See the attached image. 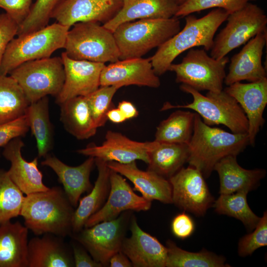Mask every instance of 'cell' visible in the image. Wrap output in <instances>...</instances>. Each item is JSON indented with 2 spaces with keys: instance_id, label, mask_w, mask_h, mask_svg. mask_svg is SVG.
<instances>
[{
  "instance_id": "6da1fadb",
  "label": "cell",
  "mask_w": 267,
  "mask_h": 267,
  "mask_svg": "<svg viewBox=\"0 0 267 267\" xmlns=\"http://www.w3.org/2000/svg\"><path fill=\"white\" fill-rule=\"evenodd\" d=\"M74 211L63 189L53 186L26 195L20 216L35 235L49 233L64 238L72 234Z\"/></svg>"
},
{
  "instance_id": "7a4b0ae2",
  "label": "cell",
  "mask_w": 267,
  "mask_h": 267,
  "mask_svg": "<svg viewBox=\"0 0 267 267\" xmlns=\"http://www.w3.org/2000/svg\"><path fill=\"white\" fill-rule=\"evenodd\" d=\"M187 144V162L208 178L221 159L228 155L237 156L250 144L247 133H229L208 126L195 113L193 133Z\"/></svg>"
},
{
  "instance_id": "3957f363",
  "label": "cell",
  "mask_w": 267,
  "mask_h": 267,
  "mask_svg": "<svg viewBox=\"0 0 267 267\" xmlns=\"http://www.w3.org/2000/svg\"><path fill=\"white\" fill-rule=\"evenodd\" d=\"M228 15L225 10L216 8L199 18L191 14L186 16L183 28L158 47L150 57L156 75L159 76L169 71L173 61L185 50L200 46L207 51L211 50L217 30Z\"/></svg>"
},
{
  "instance_id": "277c9868",
  "label": "cell",
  "mask_w": 267,
  "mask_h": 267,
  "mask_svg": "<svg viewBox=\"0 0 267 267\" xmlns=\"http://www.w3.org/2000/svg\"><path fill=\"white\" fill-rule=\"evenodd\" d=\"M180 30L178 19H145L125 22L113 32L120 59L141 57L159 47Z\"/></svg>"
},
{
  "instance_id": "5b68a950",
  "label": "cell",
  "mask_w": 267,
  "mask_h": 267,
  "mask_svg": "<svg viewBox=\"0 0 267 267\" xmlns=\"http://www.w3.org/2000/svg\"><path fill=\"white\" fill-rule=\"evenodd\" d=\"M180 89L190 94L192 101L184 105H174L166 102L161 111L176 108L191 109L196 112L206 125H222L233 133H247L248 121L237 101L224 90L220 92L208 91L206 95L191 87L181 84Z\"/></svg>"
},
{
  "instance_id": "8992f818",
  "label": "cell",
  "mask_w": 267,
  "mask_h": 267,
  "mask_svg": "<svg viewBox=\"0 0 267 267\" xmlns=\"http://www.w3.org/2000/svg\"><path fill=\"white\" fill-rule=\"evenodd\" d=\"M70 27L55 22L35 31L12 39L6 48L0 75L6 76L26 61L49 57L64 48Z\"/></svg>"
},
{
  "instance_id": "52a82bcc",
  "label": "cell",
  "mask_w": 267,
  "mask_h": 267,
  "mask_svg": "<svg viewBox=\"0 0 267 267\" xmlns=\"http://www.w3.org/2000/svg\"><path fill=\"white\" fill-rule=\"evenodd\" d=\"M64 48L68 56L105 63L120 60V52L113 33L96 22L73 25L67 32Z\"/></svg>"
},
{
  "instance_id": "ba28073f",
  "label": "cell",
  "mask_w": 267,
  "mask_h": 267,
  "mask_svg": "<svg viewBox=\"0 0 267 267\" xmlns=\"http://www.w3.org/2000/svg\"><path fill=\"white\" fill-rule=\"evenodd\" d=\"M228 62L226 56L216 59L209 56L204 48H192L180 63H172L169 71L175 73L178 83L199 91L220 92L223 90L225 68Z\"/></svg>"
},
{
  "instance_id": "9c48e42d",
  "label": "cell",
  "mask_w": 267,
  "mask_h": 267,
  "mask_svg": "<svg viewBox=\"0 0 267 267\" xmlns=\"http://www.w3.org/2000/svg\"><path fill=\"white\" fill-rule=\"evenodd\" d=\"M9 74L21 87L30 103L48 95L56 97L65 79L61 56L26 61Z\"/></svg>"
},
{
  "instance_id": "30bf717a",
  "label": "cell",
  "mask_w": 267,
  "mask_h": 267,
  "mask_svg": "<svg viewBox=\"0 0 267 267\" xmlns=\"http://www.w3.org/2000/svg\"><path fill=\"white\" fill-rule=\"evenodd\" d=\"M225 26L214 40L210 56L221 59L234 49L246 44L260 33L267 31V16L260 7L247 3L229 14Z\"/></svg>"
},
{
  "instance_id": "8fae6325",
  "label": "cell",
  "mask_w": 267,
  "mask_h": 267,
  "mask_svg": "<svg viewBox=\"0 0 267 267\" xmlns=\"http://www.w3.org/2000/svg\"><path fill=\"white\" fill-rule=\"evenodd\" d=\"M130 211L123 212L114 219L84 227L71 235L92 258L103 267H107L110 258L121 251L130 218Z\"/></svg>"
},
{
  "instance_id": "7c38bea8",
  "label": "cell",
  "mask_w": 267,
  "mask_h": 267,
  "mask_svg": "<svg viewBox=\"0 0 267 267\" xmlns=\"http://www.w3.org/2000/svg\"><path fill=\"white\" fill-rule=\"evenodd\" d=\"M204 178L195 168L182 167L168 179L172 186V203L196 216L205 215L215 200Z\"/></svg>"
},
{
  "instance_id": "4fadbf2b",
  "label": "cell",
  "mask_w": 267,
  "mask_h": 267,
  "mask_svg": "<svg viewBox=\"0 0 267 267\" xmlns=\"http://www.w3.org/2000/svg\"><path fill=\"white\" fill-rule=\"evenodd\" d=\"M65 74L62 89L56 96V102L60 104L77 96H86L97 89L105 63L85 60H75L65 52L61 54Z\"/></svg>"
},
{
  "instance_id": "5bb4252c",
  "label": "cell",
  "mask_w": 267,
  "mask_h": 267,
  "mask_svg": "<svg viewBox=\"0 0 267 267\" xmlns=\"http://www.w3.org/2000/svg\"><path fill=\"white\" fill-rule=\"evenodd\" d=\"M110 182V189L106 202L88 219L84 227L114 219L125 211H146L150 209L151 201L135 194L122 175L112 170Z\"/></svg>"
},
{
  "instance_id": "9a60e30c",
  "label": "cell",
  "mask_w": 267,
  "mask_h": 267,
  "mask_svg": "<svg viewBox=\"0 0 267 267\" xmlns=\"http://www.w3.org/2000/svg\"><path fill=\"white\" fill-rule=\"evenodd\" d=\"M105 138L100 145L91 143L84 148L77 150V152L106 162L128 164L140 160L147 164L148 152L154 143V141L133 140L120 133L110 130L107 132Z\"/></svg>"
},
{
  "instance_id": "2e32d148",
  "label": "cell",
  "mask_w": 267,
  "mask_h": 267,
  "mask_svg": "<svg viewBox=\"0 0 267 267\" xmlns=\"http://www.w3.org/2000/svg\"><path fill=\"white\" fill-rule=\"evenodd\" d=\"M123 4L122 0H62L53 11L51 18L69 27L82 22L104 24L116 15Z\"/></svg>"
},
{
  "instance_id": "e0dca14e",
  "label": "cell",
  "mask_w": 267,
  "mask_h": 267,
  "mask_svg": "<svg viewBox=\"0 0 267 267\" xmlns=\"http://www.w3.org/2000/svg\"><path fill=\"white\" fill-rule=\"evenodd\" d=\"M160 80L154 73L150 58L119 60L104 67L100 75V86L118 88L130 85L158 88Z\"/></svg>"
},
{
  "instance_id": "ac0fdd59",
  "label": "cell",
  "mask_w": 267,
  "mask_h": 267,
  "mask_svg": "<svg viewBox=\"0 0 267 267\" xmlns=\"http://www.w3.org/2000/svg\"><path fill=\"white\" fill-rule=\"evenodd\" d=\"M224 90L237 101L245 113L248 121L249 144L253 146L265 122L263 113L267 104V77L249 83L236 82L227 86Z\"/></svg>"
},
{
  "instance_id": "d6986e66",
  "label": "cell",
  "mask_w": 267,
  "mask_h": 267,
  "mask_svg": "<svg viewBox=\"0 0 267 267\" xmlns=\"http://www.w3.org/2000/svg\"><path fill=\"white\" fill-rule=\"evenodd\" d=\"M131 236L123 240L121 251L134 267H165L167 250L154 236L143 231L136 219L131 220Z\"/></svg>"
},
{
  "instance_id": "ffe728a7",
  "label": "cell",
  "mask_w": 267,
  "mask_h": 267,
  "mask_svg": "<svg viewBox=\"0 0 267 267\" xmlns=\"http://www.w3.org/2000/svg\"><path fill=\"white\" fill-rule=\"evenodd\" d=\"M267 41V31L260 33L247 42L230 59L224 83L229 86L246 80L254 82L267 77L262 55Z\"/></svg>"
},
{
  "instance_id": "44dd1931",
  "label": "cell",
  "mask_w": 267,
  "mask_h": 267,
  "mask_svg": "<svg viewBox=\"0 0 267 267\" xmlns=\"http://www.w3.org/2000/svg\"><path fill=\"white\" fill-rule=\"evenodd\" d=\"M24 143L20 137L10 141L2 152L4 157L10 162L7 174L15 184L26 195L48 190L43 182V174L38 168V158L28 162L22 157Z\"/></svg>"
},
{
  "instance_id": "7402d4cb",
  "label": "cell",
  "mask_w": 267,
  "mask_h": 267,
  "mask_svg": "<svg viewBox=\"0 0 267 267\" xmlns=\"http://www.w3.org/2000/svg\"><path fill=\"white\" fill-rule=\"evenodd\" d=\"M44 158L41 165L50 168L55 172L70 202L76 207L82 194L90 191L93 187L89 177L95 165V158L89 156L82 164L75 167L64 163L53 155L48 154Z\"/></svg>"
},
{
  "instance_id": "603a6c76",
  "label": "cell",
  "mask_w": 267,
  "mask_h": 267,
  "mask_svg": "<svg viewBox=\"0 0 267 267\" xmlns=\"http://www.w3.org/2000/svg\"><path fill=\"white\" fill-rule=\"evenodd\" d=\"M108 167L130 180L134 185V190L139 191L145 199L172 203V186L169 180L156 173L139 169L135 161L128 164L107 162Z\"/></svg>"
},
{
  "instance_id": "cb8c5ba5",
  "label": "cell",
  "mask_w": 267,
  "mask_h": 267,
  "mask_svg": "<svg viewBox=\"0 0 267 267\" xmlns=\"http://www.w3.org/2000/svg\"><path fill=\"white\" fill-rule=\"evenodd\" d=\"M28 267H75L73 254L63 237L44 234L28 243Z\"/></svg>"
},
{
  "instance_id": "d4e9b609",
  "label": "cell",
  "mask_w": 267,
  "mask_h": 267,
  "mask_svg": "<svg viewBox=\"0 0 267 267\" xmlns=\"http://www.w3.org/2000/svg\"><path fill=\"white\" fill-rule=\"evenodd\" d=\"M179 5L178 0H130L103 26L113 32L121 24L136 19L170 18Z\"/></svg>"
},
{
  "instance_id": "484cf974",
  "label": "cell",
  "mask_w": 267,
  "mask_h": 267,
  "mask_svg": "<svg viewBox=\"0 0 267 267\" xmlns=\"http://www.w3.org/2000/svg\"><path fill=\"white\" fill-rule=\"evenodd\" d=\"M236 156L228 155L215 165L214 170L219 176L220 194H230L238 191L248 193L256 189L266 175L262 169L247 170L238 163Z\"/></svg>"
},
{
  "instance_id": "4316f807",
  "label": "cell",
  "mask_w": 267,
  "mask_h": 267,
  "mask_svg": "<svg viewBox=\"0 0 267 267\" xmlns=\"http://www.w3.org/2000/svg\"><path fill=\"white\" fill-rule=\"evenodd\" d=\"M95 165L98 170L97 178L90 192L80 199L78 206L75 210L72 220V234L80 231L88 219L102 207L110 191L111 169L107 165V162L95 158Z\"/></svg>"
},
{
  "instance_id": "83f0119b",
  "label": "cell",
  "mask_w": 267,
  "mask_h": 267,
  "mask_svg": "<svg viewBox=\"0 0 267 267\" xmlns=\"http://www.w3.org/2000/svg\"><path fill=\"white\" fill-rule=\"evenodd\" d=\"M28 230L19 221L0 224V267H28Z\"/></svg>"
},
{
  "instance_id": "f1b7e54d",
  "label": "cell",
  "mask_w": 267,
  "mask_h": 267,
  "mask_svg": "<svg viewBox=\"0 0 267 267\" xmlns=\"http://www.w3.org/2000/svg\"><path fill=\"white\" fill-rule=\"evenodd\" d=\"M61 122L65 130L78 139L93 136L97 128L93 120L86 96H77L60 104Z\"/></svg>"
},
{
  "instance_id": "f546056e",
  "label": "cell",
  "mask_w": 267,
  "mask_h": 267,
  "mask_svg": "<svg viewBox=\"0 0 267 267\" xmlns=\"http://www.w3.org/2000/svg\"><path fill=\"white\" fill-rule=\"evenodd\" d=\"M154 141L148 152L147 170L168 179L187 162L188 144Z\"/></svg>"
},
{
  "instance_id": "4dcf8cb0",
  "label": "cell",
  "mask_w": 267,
  "mask_h": 267,
  "mask_svg": "<svg viewBox=\"0 0 267 267\" xmlns=\"http://www.w3.org/2000/svg\"><path fill=\"white\" fill-rule=\"evenodd\" d=\"M25 114L29 129L36 140L38 157H44L53 145V130L49 119L48 97L30 103Z\"/></svg>"
},
{
  "instance_id": "1f68e13d",
  "label": "cell",
  "mask_w": 267,
  "mask_h": 267,
  "mask_svg": "<svg viewBox=\"0 0 267 267\" xmlns=\"http://www.w3.org/2000/svg\"><path fill=\"white\" fill-rule=\"evenodd\" d=\"M195 113L177 110L158 126L155 141L188 144L192 135Z\"/></svg>"
},
{
  "instance_id": "d6a6232c",
  "label": "cell",
  "mask_w": 267,
  "mask_h": 267,
  "mask_svg": "<svg viewBox=\"0 0 267 267\" xmlns=\"http://www.w3.org/2000/svg\"><path fill=\"white\" fill-rule=\"evenodd\" d=\"M30 104L22 89L10 76L0 75V124L25 115Z\"/></svg>"
},
{
  "instance_id": "836d02e7",
  "label": "cell",
  "mask_w": 267,
  "mask_h": 267,
  "mask_svg": "<svg viewBox=\"0 0 267 267\" xmlns=\"http://www.w3.org/2000/svg\"><path fill=\"white\" fill-rule=\"evenodd\" d=\"M167 250L165 267H226L225 258L205 249L191 252L178 247L171 240L166 242Z\"/></svg>"
},
{
  "instance_id": "e575fe53",
  "label": "cell",
  "mask_w": 267,
  "mask_h": 267,
  "mask_svg": "<svg viewBox=\"0 0 267 267\" xmlns=\"http://www.w3.org/2000/svg\"><path fill=\"white\" fill-rule=\"evenodd\" d=\"M247 192L238 191L230 194H221L213 206L215 211L240 220L250 231L255 228L260 218L249 207Z\"/></svg>"
},
{
  "instance_id": "d590c367",
  "label": "cell",
  "mask_w": 267,
  "mask_h": 267,
  "mask_svg": "<svg viewBox=\"0 0 267 267\" xmlns=\"http://www.w3.org/2000/svg\"><path fill=\"white\" fill-rule=\"evenodd\" d=\"M24 198L7 171L0 169V224L20 216Z\"/></svg>"
},
{
  "instance_id": "8d00e7d4",
  "label": "cell",
  "mask_w": 267,
  "mask_h": 267,
  "mask_svg": "<svg viewBox=\"0 0 267 267\" xmlns=\"http://www.w3.org/2000/svg\"><path fill=\"white\" fill-rule=\"evenodd\" d=\"M62 0H36L30 11L19 26L17 36L24 35L48 25L51 15Z\"/></svg>"
},
{
  "instance_id": "74e56055",
  "label": "cell",
  "mask_w": 267,
  "mask_h": 267,
  "mask_svg": "<svg viewBox=\"0 0 267 267\" xmlns=\"http://www.w3.org/2000/svg\"><path fill=\"white\" fill-rule=\"evenodd\" d=\"M119 89L114 86H100L86 96L96 127H103L108 120L107 114L113 107V97Z\"/></svg>"
},
{
  "instance_id": "f35d334b",
  "label": "cell",
  "mask_w": 267,
  "mask_h": 267,
  "mask_svg": "<svg viewBox=\"0 0 267 267\" xmlns=\"http://www.w3.org/2000/svg\"><path fill=\"white\" fill-rule=\"evenodd\" d=\"M256 0H185L179 4L175 17H185L196 12L211 8L222 9L229 14Z\"/></svg>"
},
{
  "instance_id": "ab89813d",
  "label": "cell",
  "mask_w": 267,
  "mask_h": 267,
  "mask_svg": "<svg viewBox=\"0 0 267 267\" xmlns=\"http://www.w3.org/2000/svg\"><path fill=\"white\" fill-rule=\"evenodd\" d=\"M267 245V213L263 216L254 229V231L240 238L238 244V253L244 257L251 255L259 248Z\"/></svg>"
},
{
  "instance_id": "60d3db41",
  "label": "cell",
  "mask_w": 267,
  "mask_h": 267,
  "mask_svg": "<svg viewBox=\"0 0 267 267\" xmlns=\"http://www.w3.org/2000/svg\"><path fill=\"white\" fill-rule=\"evenodd\" d=\"M29 130L25 114L11 122L0 124V147H4L15 138L25 136Z\"/></svg>"
},
{
  "instance_id": "b9f144b4",
  "label": "cell",
  "mask_w": 267,
  "mask_h": 267,
  "mask_svg": "<svg viewBox=\"0 0 267 267\" xmlns=\"http://www.w3.org/2000/svg\"><path fill=\"white\" fill-rule=\"evenodd\" d=\"M32 0H0V8L3 9L19 25L27 17Z\"/></svg>"
},
{
  "instance_id": "7bdbcfd3",
  "label": "cell",
  "mask_w": 267,
  "mask_h": 267,
  "mask_svg": "<svg viewBox=\"0 0 267 267\" xmlns=\"http://www.w3.org/2000/svg\"><path fill=\"white\" fill-rule=\"evenodd\" d=\"M18 24L6 12L0 14V67L9 42L16 36Z\"/></svg>"
},
{
  "instance_id": "ee69618b",
  "label": "cell",
  "mask_w": 267,
  "mask_h": 267,
  "mask_svg": "<svg viewBox=\"0 0 267 267\" xmlns=\"http://www.w3.org/2000/svg\"><path fill=\"white\" fill-rule=\"evenodd\" d=\"M171 227L173 234L177 237L183 239L192 234L194 230L195 225L192 219L183 212L174 218Z\"/></svg>"
},
{
  "instance_id": "f6af8a7d",
  "label": "cell",
  "mask_w": 267,
  "mask_h": 267,
  "mask_svg": "<svg viewBox=\"0 0 267 267\" xmlns=\"http://www.w3.org/2000/svg\"><path fill=\"white\" fill-rule=\"evenodd\" d=\"M72 242V254L74 266L76 267H102V265L96 262L88 253L87 250L79 242Z\"/></svg>"
},
{
  "instance_id": "bcb514c9",
  "label": "cell",
  "mask_w": 267,
  "mask_h": 267,
  "mask_svg": "<svg viewBox=\"0 0 267 267\" xmlns=\"http://www.w3.org/2000/svg\"><path fill=\"white\" fill-rule=\"evenodd\" d=\"M110 267H131L133 265L129 258L121 251L115 254L109 262Z\"/></svg>"
},
{
  "instance_id": "7dc6e473",
  "label": "cell",
  "mask_w": 267,
  "mask_h": 267,
  "mask_svg": "<svg viewBox=\"0 0 267 267\" xmlns=\"http://www.w3.org/2000/svg\"><path fill=\"white\" fill-rule=\"evenodd\" d=\"M117 108L120 110L126 120L135 118L138 114L135 107L130 101L126 100L121 101Z\"/></svg>"
},
{
  "instance_id": "c3c4849f",
  "label": "cell",
  "mask_w": 267,
  "mask_h": 267,
  "mask_svg": "<svg viewBox=\"0 0 267 267\" xmlns=\"http://www.w3.org/2000/svg\"><path fill=\"white\" fill-rule=\"evenodd\" d=\"M108 120L114 123H121L126 120L124 115L118 108L113 107L107 114Z\"/></svg>"
},
{
  "instance_id": "681fc988",
  "label": "cell",
  "mask_w": 267,
  "mask_h": 267,
  "mask_svg": "<svg viewBox=\"0 0 267 267\" xmlns=\"http://www.w3.org/2000/svg\"><path fill=\"white\" fill-rule=\"evenodd\" d=\"M129 0H122V1L123 2V3H125L127 2V1H128Z\"/></svg>"
},
{
  "instance_id": "f907efd6",
  "label": "cell",
  "mask_w": 267,
  "mask_h": 267,
  "mask_svg": "<svg viewBox=\"0 0 267 267\" xmlns=\"http://www.w3.org/2000/svg\"><path fill=\"white\" fill-rule=\"evenodd\" d=\"M185 0H178L179 4H180L181 2H182Z\"/></svg>"
}]
</instances>
